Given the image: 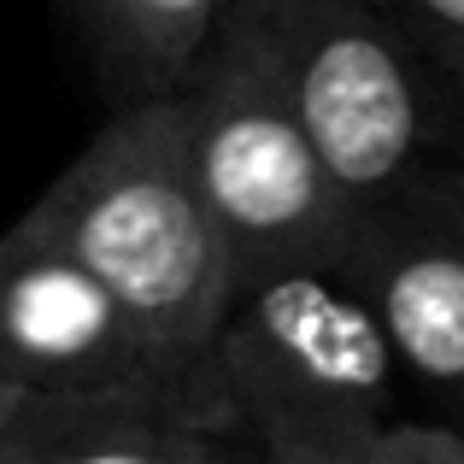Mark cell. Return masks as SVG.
Segmentation results:
<instances>
[{"instance_id":"obj_1","label":"cell","mask_w":464,"mask_h":464,"mask_svg":"<svg viewBox=\"0 0 464 464\" xmlns=\"http://www.w3.org/2000/svg\"><path fill=\"white\" fill-rule=\"evenodd\" d=\"M30 218L112 288L148 341L159 382L229 418L212 347L236 295V265L194 182L177 94L112 106L89 148L42 188Z\"/></svg>"},{"instance_id":"obj_2","label":"cell","mask_w":464,"mask_h":464,"mask_svg":"<svg viewBox=\"0 0 464 464\" xmlns=\"http://www.w3.org/2000/svg\"><path fill=\"white\" fill-rule=\"evenodd\" d=\"M212 376L236 430L271 464H359L406 382L376 312L329 265L236 283Z\"/></svg>"},{"instance_id":"obj_3","label":"cell","mask_w":464,"mask_h":464,"mask_svg":"<svg viewBox=\"0 0 464 464\" xmlns=\"http://www.w3.org/2000/svg\"><path fill=\"white\" fill-rule=\"evenodd\" d=\"M188 165L224 229L236 283L288 265L341 271L353 200L317 153L295 89L236 6H218L188 77L177 82Z\"/></svg>"},{"instance_id":"obj_4","label":"cell","mask_w":464,"mask_h":464,"mask_svg":"<svg viewBox=\"0 0 464 464\" xmlns=\"http://www.w3.org/2000/svg\"><path fill=\"white\" fill-rule=\"evenodd\" d=\"M271 47L353 212L430 159H464V94L394 0H229Z\"/></svg>"},{"instance_id":"obj_5","label":"cell","mask_w":464,"mask_h":464,"mask_svg":"<svg viewBox=\"0 0 464 464\" xmlns=\"http://www.w3.org/2000/svg\"><path fill=\"white\" fill-rule=\"evenodd\" d=\"M341 276L376 312L423 406L464 430V159H430L364 200Z\"/></svg>"},{"instance_id":"obj_6","label":"cell","mask_w":464,"mask_h":464,"mask_svg":"<svg viewBox=\"0 0 464 464\" xmlns=\"http://www.w3.org/2000/svg\"><path fill=\"white\" fill-rule=\"evenodd\" d=\"M0 376L24 394L153 376L148 341L112 288L30 212L0 229Z\"/></svg>"},{"instance_id":"obj_7","label":"cell","mask_w":464,"mask_h":464,"mask_svg":"<svg viewBox=\"0 0 464 464\" xmlns=\"http://www.w3.org/2000/svg\"><path fill=\"white\" fill-rule=\"evenodd\" d=\"M259 459L229 418L153 376L24 394L0 464H241Z\"/></svg>"},{"instance_id":"obj_8","label":"cell","mask_w":464,"mask_h":464,"mask_svg":"<svg viewBox=\"0 0 464 464\" xmlns=\"http://www.w3.org/2000/svg\"><path fill=\"white\" fill-rule=\"evenodd\" d=\"M224 0H71L112 106L177 94Z\"/></svg>"},{"instance_id":"obj_9","label":"cell","mask_w":464,"mask_h":464,"mask_svg":"<svg viewBox=\"0 0 464 464\" xmlns=\"http://www.w3.org/2000/svg\"><path fill=\"white\" fill-rule=\"evenodd\" d=\"M359 464H464V430H453L435 411H406L400 406L382 430L364 441Z\"/></svg>"},{"instance_id":"obj_10","label":"cell","mask_w":464,"mask_h":464,"mask_svg":"<svg viewBox=\"0 0 464 464\" xmlns=\"http://www.w3.org/2000/svg\"><path fill=\"white\" fill-rule=\"evenodd\" d=\"M394 12L411 24V35L430 47V59L464 94V0H394Z\"/></svg>"},{"instance_id":"obj_11","label":"cell","mask_w":464,"mask_h":464,"mask_svg":"<svg viewBox=\"0 0 464 464\" xmlns=\"http://www.w3.org/2000/svg\"><path fill=\"white\" fill-rule=\"evenodd\" d=\"M18 400H24V388L0 376V441H6V423H12V411H18Z\"/></svg>"}]
</instances>
